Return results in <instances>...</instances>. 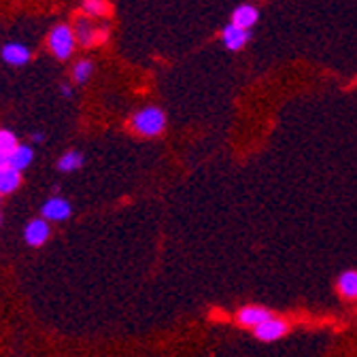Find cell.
Returning a JSON list of instances; mask_svg holds the SVG:
<instances>
[{
	"label": "cell",
	"instance_id": "3957f363",
	"mask_svg": "<svg viewBox=\"0 0 357 357\" xmlns=\"http://www.w3.org/2000/svg\"><path fill=\"white\" fill-rule=\"evenodd\" d=\"M287 332H289V323L285 319L272 315L268 321H264L262 325L255 327L253 334H255V338H260L262 343H274L278 338H283Z\"/></svg>",
	"mask_w": 357,
	"mask_h": 357
},
{
	"label": "cell",
	"instance_id": "4fadbf2b",
	"mask_svg": "<svg viewBox=\"0 0 357 357\" xmlns=\"http://www.w3.org/2000/svg\"><path fill=\"white\" fill-rule=\"evenodd\" d=\"M21 185V172L15 168H7L0 174V194H13Z\"/></svg>",
	"mask_w": 357,
	"mask_h": 357
},
{
	"label": "cell",
	"instance_id": "ac0fdd59",
	"mask_svg": "<svg viewBox=\"0 0 357 357\" xmlns=\"http://www.w3.org/2000/svg\"><path fill=\"white\" fill-rule=\"evenodd\" d=\"M109 39V28L105 26V28H96V34H94V41L96 43H107Z\"/></svg>",
	"mask_w": 357,
	"mask_h": 357
},
{
	"label": "cell",
	"instance_id": "6da1fadb",
	"mask_svg": "<svg viewBox=\"0 0 357 357\" xmlns=\"http://www.w3.org/2000/svg\"><path fill=\"white\" fill-rule=\"evenodd\" d=\"M130 125L139 136L145 139L160 136L166 130V113L160 107H145L132 115Z\"/></svg>",
	"mask_w": 357,
	"mask_h": 357
},
{
	"label": "cell",
	"instance_id": "7c38bea8",
	"mask_svg": "<svg viewBox=\"0 0 357 357\" xmlns=\"http://www.w3.org/2000/svg\"><path fill=\"white\" fill-rule=\"evenodd\" d=\"M72 30H74V39H76V43H79V45H83V47L96 45V41H94L96 28H94V26H92L88 19L79 17V19H76V23H74Z\"/></svg>",
	"mask_w": 357,
	"mask_h": 357
},
{
	"label": "cell",
	"instance_id": "277c9868",
	"mask_svg": "<svg viewBox=\"0 0 357 357\" xmlns=\"http://www.w3.org/2000/svg\"><path fill=\"white\" fill-rule=\"evenodd\" d=\"M72 213V207H70V202L60 198V196H54V198H47L45 204H43V209H41V215L43 219L47 221H64L68 219Z\"/></svg>",
	"mask_w": 357,
	"mask_h": 357
},
{
	"label": "cell",
	"instance_id": "d6986e66",
	"mask_svg": "<svg viewBox=\"0 0 357 357\" xmlns=\"http://www.w3.org/2000/svg\"><path fill=\"white\" fill-rule=\"evenodd\" d=\"M7 168H11L9 166V156H0V174H3Z\"/></svg>",
	"mask_w": 357,
	"mask_h": 357
},
{
	"label": "cell",
	"instance_id": "2e32d148",
	"mask_svg": "<svg viewBox=\"0 0 357 357\" xmlns=\"http://www.w3.org/2000/svg\"><path fill=\"white\" fill-rule=\"evenodd\" d=\"M81 9L90 17H105L109 13V3H107V0H83Z\"/></svg>",
	"mask_w": 357,
	"mask_h": 357
},
{
	"label": "cell",
	"instance_id": "44dd1931",
	"mask_svg": "<svg viewBox=\"0 0 357 357\" xmlns=\"http://www.w3.org/2000/svg\"><path fill=\"white\" fill-rule=\"evenodd\" d=\"M43 139H45V136H43L41 132H34V134H32V141H34V143H43Z\"/></svg>",
	"mask_w": 357,
	"mask_h": 357
},
{
	"label": "cell",
	"instance_id": "5b68a950",
	"mask_svg": "<svg viewBox=\"0 0 357 357\" xmlns=\"http://www.w3.org/2000/svg\"><path fill=\"white\" fill-rule=\"evenodd\" d=\"M249 37H251L249 30H243V28H238V26H234V23H227L225 28L221 30V43L229 51H241L249 43Z\"/></svg>",
	"mask_w": 357,
	"mask_h": 357
},
{
	"label": "cell",
	"instance_id": "8992f818",
	"mask_svg": "<svg viewBox=\"0 0 357 357\" xmlns=\"http://www.w3.org/2000/svg\"><path fill=\"white\" fill-rule=\"evenodd\" d=\"M272 317V313L268 309H264V306H245V309L238 311L236 315V321L245 327H251L255 329L258 325H262L264 321H268Z\"/></svg>",
	"mask_w": 357,
	"mask_h": 357
},
{
	"label": "cell",
	"instance_id": "7a4b0ae2",
	"mask_svg": "<svg viewBox=\"0 0 357 357\" xmlns=\"http://www.w3.org/2000/svg\"><path fill=\"white\" fill-rule=\"evenodd\" d=\"M47 45L51 49V54H54L58 60H68L74 51V45H76V39H74V30L70 28L68 23H58L51 28L49 37H47Z\"/></svg>",
	"mask_w": 357,
	"mask_h": 357
},
{
	"label": "cell",
	"instance_id": "ffe728a7",
	"mask_svg": "<svg viewBox=\"0 0 357 357\" xmlns=\"http://www.w3.org/2000/svg\"><path fill=\"white\" fill-rule=\"evenodd\" d=\"M60 92H62V96H64V98H70V96H72V88H70V85H62V88H60Z\"/></svg>",
	"mask_w": 357,
	"mask_h": 357
},
{
	"label": "cell",
	"instance_id": "7402d4cb",
	"mask_svg": "<svg viewBox=\"0 0 357 357\" xmlns=\"http://www.w3.org/2000/svg\"><path fill=\"white\" fill-rule=\"evenodd\" d=\"M0 198H3V194H0Z\"/></svg>",
	"mask_w": 357,
	"mask_h": 357
},
{
	"label": "cell",
	"instance_id": "e0dca14e",
	"mask_svg": "<svg viewBox=\"0 0 357 357\" xmlns=\"http://www.w3.org/2000/svg\"><path fill=\"white\" fill-rule=\"evenodd\" d=\"M17 147V136L11 130H0V156H11Z\"/></svg>",
	"mask_w": 357,
	"mask_h": 357
},
{
	"label": "cell",
	"instance_id": "52a82bcc",
	"mask_svg": "<svg viewBox=\"0 0 357 357\" xmlns=\"http://www.w3.org/2000/svg\"><path fill=\"white\" fill-rule=\"evenodd\" d=\"M49 232L51 229H49V223L45 219H32V221H28V225H26V229H23V238L30 247H41L47 243Z\"/></svg>",
	"mask_w": 357,
	"mask_h": 357
},
{
	"label": "cell",
	"instance_id": "8fae6325",
	"mask_svg": "<svg viewBox=\"0 0 357 357\" xmlns=\"http://www.w3.org/2000/svg\"><path fill=\"white\" fill-rule=\"evenodd\" d=\"M32 160H34L32 147H28V145H17L15 151L9 156V166L21 172L23 168H28L32 164Z\"/></svg>",
	"mask_w": 357,
	"mask_h": 357
},
{
	"label": "cell",
	"instance_id": "30bf717a",
	"mask_svg": "<svg viewBox=\"0 0 357 357\" xmlns=\"http://www.w3.org/2000/svg\"><path fill=\"white\" fill-rule=\"evenodd\" d=\"M336 287L345 300H357V270H345L336 280Z\"/></svg>",
	"mask_w": 357,
	"mask_h": 357
},
{
	"label": "cell",
	"instance_id": "9a60e30c",
	"mask_svg": "<svg viewBox=\"0 0 357 357\" xmlns=\"http://www.w3.org/2000/svg\"><path fill=\"white\" fill-rule=\"evenodd\" d=\"M92 72H94V64L90 62V60H79L74 66H72V79L76 81V83H88V79L92 76Z\"/></svg>",
	"mask_w": 357,
	"mask_h": 357
},
{
	"label": "cell",
	"instance_id": "ba28073f",
	"mask_svg": "<svg viewBox=\"0 0 357 357\" xmlns=\"http://www.w3.org/2000/svg\"><path fill=\"white\" fill-rule=\"evenodd\" d=\"M0 56L11 66H23L30 62V49L21 45V43H7L0 49Z\"/></svg>",
	"mask_w": 357,
	"mask_h": 357
},
{
	"label": "cell",
	"instance_id": "9c48e42d",
	"mask_svg": "<svg viewBox=\"0 0 357 357\" xmlns=\"http://www.w3.org/2000/svg\"><path fill=\"white\" fill-rule=\"evenodd\" d=\"M258 19H260V11L255 9L253 5H241L232 13V23L238 26V28H243V30H251L253 26L258 23Z\"/></svg>",
	"mask_w": 357,
	"mask_h": 357
},
{
	"label": "cell",
	"instance_id": "5bb4252c",
	"mask_svg": "<svg viewBox=\"0 0 357 357\" xmlns=\"http://www.w3.org/2000/svg\"><path fill=\"white\" fill-rule=\"evenodd\" d=\"M83 156L79 151H66L64 156L58 160V168L62 170V172H74V170H79L81 166H83Z\"/></svg>",
	"mask_w": 357,
	"mask_h": 357
}]
</instances>
